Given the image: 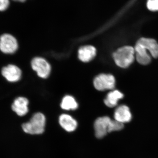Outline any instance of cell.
Segmentation results:
<instances>
[{"label":"cell","mask_w":158,"mask_h":158,"mask_svg":"<svg viewBox=\"0 0 158 158\" xmlns=\"http://www.w3.org/2000/svg\"><path fill=\"white\" fill-rule=\"evenodd\" d=\"M2 73L3 76L9 82H17L21 77V70L14 65H9L4 67L2 69Z\"/></svg>","instance_id":"7"},{"label":"cell","mask_w":158,"mask_h":158,"mask_svg":"<svg viewBox=\"0 0 158 158\" xmlns=\"http://www.w3.org/2000/svg\"><path fill=\"white\" fill-rule=\"evenodd\" d=\"M31 66L33 70L37 72L38 76L42 78H47L50 74L51 65L44 58H34L31 62Z\"/></svg>","instance_id":"4"},{"label":"cell","mask_w":158,"mask_h":158,"mask_svg":"<svg viewBox=\"0 0 158 158\" xmlns=\"http://www.w3.org/2000/svg\"><path fill=\"white\" fill-rule=\"evenodd\" d=\"M123 94L118 90H113L108 94L104 100L106 106L113 108L117 106L118 101L123 98Z\"/></svg>","instance_id":"14"},{"label":"cell","mask_w":158,"mask_h":158,"mask_svg":"<svg viewBox=\"0 0 158 158\" xmlns=\"http://www.w3.org/2000/svg\"><path fill=\"white\" fill-rule=\"evenodd\" d=\"M18 48L17 40L12 35L5 34L0 37V50L4 53H14Z\"/></svg>","instance_id":"5"},{"label":"cell","mask_w":158,"mask_h":158,"mask_svg":"<svg viewBox=\"0 0 158 158\" xmlns=\"http://www.w3.org/2000/svg\"><path fill=\"white\" fill-rule=\"evenodd\" d=\"M78 104L73 97L66 95L62 99L61 107L63 110H75L78 108Z\"/></svg>","instance_id":"15"},{"label":"cell","mask_w":158,"mask_h":158,"mask_svg":"<svg viewBox=\"0 0 158 158\" xmlns=\"http://www.w3.org/2000/svg\"><path fill=\"white\" fill-rule=\"evenodd\" d=\"M124 127L123 123L115 120H111L109 125L108 133L116 131H120Z\"/></svg>","instance_id":"16"},{"label":"cell","mask_w":158,"mask_h":158,"mask_svg":"<svg viewBox=\"0 0 158 158\" xmlns=\"http://www.w3.org/2000/svg\"><path fill=\"white\" fill-rule=\"evenodd\" d=\"M96 49L91 45L81 47L78 50V58L81 61L84 62H90L95 57Z\"/></svg>","instance_id":"11"},{"label":"cell","mask_w":158,"mask_h":158,"mask_svg":"<svg viewBox=\"0 0 158 158\" xmlns=\"http://www.w3.org/2000/svg\"><path fill=\"white\" fill-rule=\"evenodd\" d=\"M28 104L27 99L20 97L15 100L11 108L18 116H24L28 112Z\"/></svg>","instance_id":"9"},{"label":"cell","mask_w":158,"mask_h":158,"mask_svg":"<svg viewBox=\"0 0 158 158\" xmlns=\"http://www.w3.org/2000/svg\"><path fill=\"white\" fill-rule=\"evenodd\" d=\"M9 0H0V11H5L9 7Z\"/></svg>","instance_id":"18"},{"label":"cell","mask_w":158,"mask_h":158,"mask_svg":"<svg viewBox=\"0 0 158 158\" xmlns=\"http://www.w3.org/2000/svg\"><path fill=\"white\" fill-rule=\"evenodd\" d=\"M111 119L108 116L99 117L94 123L95 135L97 138H102L108 133L109 125Z\"/></svg>","instance_id":"6"},{"label":"cell","mask_w":158,"mask_h":158,"mask_svg":"<svg viewBox=\"0 0 158 158\" xmlns=\"http://www.w3.org/2000/svg\"><path fill=\"white\" fill-rule=\"evenodd\" d=\"M114 117L116 121L124 123L131 121L132 115L128 107L126 105H121L115 110Z\"/></svg>","instance_id":"8"},{"label":"cell","mask_w":158,"mask_h":158,"mask_svg":"<svg viewBox=\"0 0 158 158\" xmlns=\"http://www.w3.org/2000/svg\"><path fill=\"white\" fill-rule=\"evenodd\" d=\"M135 48L131 46H126L118 49L113 54V58L118 67L126 68L135 60Z\"/></svg>","instance_id":"1"},{"label":"cell","mask_w":158,"mask_h":158,"mask_svg":"<svg viewBox=\"0 0 158 158\" xmlns=\"http://www.w3.org/2000/svg\"><path fill=\"white\" fill-rule=\"evenodd\" d=\"M46 118L43 114L37 113L34 114L28 122L23 123L22 128L24 131L31 135L42 134L45 129Z\"/></svg>","instance_id":"2"},{"label":"cell","mask_w":158,"mask_h":158,"mask_svg":"<svg viewBox=\"0 0 158 158\" xmlns=\"http://www.w3.org/2000/svg\"><path fill=\"white\" fill-rule=\"evenodd\" d=\"M134 48L136 60L138 63L143 65L149 64L151 60V58L148 54L147 50L138 42Z\"/></svg>","instance_id":"10"},{"label":"cell","mask_w":158,"mask_h":158,"mask_svg":"<svg viewBox=\"0 0 158 158\" xmlns=\"http://www.w3.org/2000/svg\"><path fill=\"white\" fill-rule=\"evenodd\" d=\"M147 7L150 11H158V0H148Z\"/></svg>","instance_id":"17"},{"label":"cell","mask_w":158,"mask_h":158,"mask_svg":"<svg viewBox=\"0 0 158 158\" xmlns=\"http://www.w3.org/2000/svg\"><path fill=\"white\" fill-rule=\"evenodd\" d=\"M138 42L143 46L153 58L158 57V44L154 39L141 38Z\"/></svg>","instance_id":"13"},{"label":"cell","mask_w":158,"mask_h":158,"mask_svg":"<svg viewBox=\"0 0 158 158\" xmlns=\"http://www.w3.org/2000/svg\"><path fill=\"white\" fill-rule=\"evenodd\" d=\"M13 1H15V2H25L26 0H13Z\"/></svg>","instance_id":"19"},{"label":"cell","mask_w":158,"mask_h":158,"mask_svg":"<svg viewBox=\"0 0 158 158\" xmlns=\"http://www.w3.org/2000/svg\"><path fill=\"white\" fill-rule=\"evenodd\" d=\"M59 123L65 131L69 132L74 131L77 127L76 120L68 114H62L59 116Z\"/></svg>","instance_id":"12"},{"label":"cell","mask_w":158,"mask_h":158,"mask_svg":"<svg viewBox=\"0 0 158 158\" xmlns=\"http://www.w3.org/2000/svg\"><path fill=\"white\" fill-rule=\"evenodd\" d=\"M94 88L100 91L113 90L116 84L115 77L109 74H101L94 78L93 82Z\"/></svg>","instance_id":"3"}]
</instances>
